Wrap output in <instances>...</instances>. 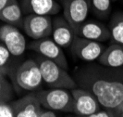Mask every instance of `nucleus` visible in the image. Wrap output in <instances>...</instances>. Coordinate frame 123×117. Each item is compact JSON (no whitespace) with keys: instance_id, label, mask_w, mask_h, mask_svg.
I'll list each match as a JSON object with an SVG mask.
<instances>
[{"instance_id":"7","label":"nucleus","mask_w":123,"mask_h":117,"mask_svg":"<svg viewBox=\"0 0 123 117\" xmlns=\"http://www.w3.org/2000/svg\"><path fill=\"white\" fill-rule=\"evenodd\" d=\"M53 19L51 16L27 14L23 19L22 28L25 34L34 40L52 35Z\"/></svg>"},{"instance_id":"11","label":"nucleus","mask_w":123,"mask_h":117,"mask_svg":"<svg viewBox=\"0 0 123 117\" xmlns=\"http://www.w3.org/2000/svg\"><path fill=\"white\" fill-rule=\"evenodd\" d=\"M76 34L64 16H55L53 19L52 38L62 48H70Z\"/></svg>"},{"instance_id":"1","label":"nucleus","mask_w":123,"mask_h":117,"mask_svg":"<svg viewBox=\"0 0 123 117\" xmlns=\"http://www.w3.org/2000/svg\"><path fill=\"white\" fill-rule=\"evenodd\" d=\"M80 87L92 92L106 110L115 111L123 103V73L98 65L80 67L75 74Z\"/></svg>"},{"instance_id":"24","label":"nucleus","mask_w":123,"mask_h":117,"mask_svg":"<svg viewBox=\"0 0 123 117\" xmlns=\"http://www.w3.org/2000/svg\"><path fill=\"white\" fill-rule=\"evenodd\" d=\"M13 1L15 0H0V11L3 8H5L6 6H8L10 3H12Z\"/></svg>"},{"instance_id":"10","label":"nucleus","mask_w":123,"mask_h":117,"mask_svg":"<svg viewBox=\"0 0 123 117\" xmlns=\"http://www.w3.org/2000/svg\"><path fill=\"white\" fill-rule=\"evenodd\" d=\"M0 41L7 48L13 57L21 56L27 47L26 39L18 28L6 23L0 27Z\"/></svg>"},{"instance_id":"19","label":"nucleus","mask_w":123,"mask_h":117,"mask_svg":"<svg viewBox=\"0 0 123 117\" xmlns=\"http://www.w3.org/2000/svg\"><path fill=\"white\" fill-rule=\"evenodd\" d=\"M11 53L4 44L0 43V74L3 75L10 73Z\"/></svg>"},{"instance_id":"16","label":"nucleus","mask_w":123,"mask_h":117,"mask_svg":"<svg viewBox=\"0 0 123 117\" xmlns=\"http://www.w3.org/2000/svg\"><path fill=\"white\" fill-rule=\"evenodd\" d=\"M23 19L22 8L17 0L13 1L12 3H10L0 11V21L6 24L13 25L16 27H22Z\"/></svg>"},{"instance_id":"3","label":"nucleus","mask_w":123,"mask_h":117,"mask_svg":"<svg viewBox=\"0 0 123 117\" xmlns=\"http://www.w3.org/2000/svg\"><path fill=\"white\" fill-rule=\"evenodd\" d=\"M41 106L51 111L73 112V98L71 91L66 88H50L35 92Z\"/></svg>"},{"instance_id":"22","label":"nucleus","mask_w":123,"mask_h":117,"mask_svg":"<svg viewBox=\"0 0 123 117\" xmlns=\"http://www.w3.org/2000/svg\"><path fill=\"white\" fill-rule=\"evenodd\" d=\"M78 117H117L115 113L110 110H105V111H99L92 115L88 116H78Z\"/></svg>"},{"instance_id":"20","label":"nucleus","mask_w":123,"mask_h":117,"mask_svg":"<svg viewBox=\"0 0 123 117\" xmlns=\"http://www.w3.org/2000/svg\"><path fill=\"white\" fill-rule=\"evenodd\" d=\"M14 90L11 84L6 79L5 75L0 74V100L8 101L13 98Z\"/></svg>"},{"instance_id":"15","label":"nucleus","mask_w":123,"mask_h":117,"mask_svg":"<svg viewBox=\"0 0 123 117\" xmlns=\"http://www.w3.org/2000/svg\"><path fill=\"white\" fill-rule=\"evenodd\" d=\"M98 62L108 68L117 69L123 67V45L113 43L105 48L98 59Z\"/></svg>"},{"instance_id":"17","label":"nucleus","mask_w":123,"mask_h":117,"mask_svg":"<svg viewBox=\"0 0 123 117\" xmlns=\"http://www.w3.org/2000/svg\"><path fill=\"white\" fill-rule=\"evenodd\" d=\"M108 29L113 43L123 45V11H117L112 15Z\"/></svg>"},{"instance_id":"12","label":"nucleus","mask_w":123,"mask_h":117,"mask_svg":"<svg viewBox=\"0 0 123 117\" xmlns=\"http://www.w3.org/2000/svg\"><path fill=\"white\" fill-rule=\"evenodd\" d=\"M76 35L101 43L111 38L108 27H106L104 23L93 20L85 21L77 30Z\"/></svg>"},{"instance_id":"4","label":"nucleus","mask_w":123,"mask_h":117,"mask_svg":"<svg viewBox=\"0 0 123 117\" xmlns=\"http://www.w3.org/2000/svg\"><path fill=\"white\" fill-rule=\"evenodd\" d=\"M14 78L16 85L27 91L38 90L43 82L38 63L31 59L25 61L17 68Z\"/></svg>"},{"instance_id":"26","label":"nucleus","mask_w":123,"mask_h":117,"mask_svg":"<svg viewBox=\"0 0 123 117\" xmlns=\"http://www.w3.org/2000/svg\"><path fill=\"white\" fill-rule=\"evenodd\" d=\"M119 117H123V113H122V114H120V115H119Z\"/></svg>"},{"instance_id":"5","label":"nucleus","mask_w":123,"mask_h":117,"mask_svg":"<svg viewBox=\"0 0 123 117\" xmlns=\"http://www.w3.org/2000/svg\"><path fill=\"white\" fill-rule=\"evenodd\" d=\"M63 16L75 34L85 21L91 9V0H62Z\"/></svg>"},{"instance_id":"28","label":"nucleus","mask_w":123,"mask_h":117,"mask_svg":"<svg viewBox=\"0 0 123 117\" xmlns=\"http://www.w3.org/2000/svg\"><path fill=\"white\" fill-rule=\"evenodd\" d=\"M112 1H117V0H112Z\"/></svg>"},{"instance_id":"13","label":"nucleus","mask_w":123,"mask_h":117,"mask_svg":"<svg viewBox=\"0 0 123 117\" xmlns=\"http://www.w3.org/2000/svg\"><path fill=\"white\" fill-rule=\"evenodd\" d=\"M11 104L15 111V117H40L43 110L35 93L28 94Z\"/></svg>"},{"instance_id":"27","label":"nucleus","mask_w":123,"mask_h":117,"mask_svg":"<svg viewBox=\"0 0 123 117\" xmlns=\"http://www.w3.org/2000/svg\"><path fill=\"white\" fill-rule=\"evenodd\" d=\"M67 117H73V116H70V115H69V116H67Z\"/></svg>"},{"instance_id":"18","label":"nucleus","mask_w":123,"mask_h":117,"mask_svg":"<svg viewBox=\"0 0 123 117\" xmlns=\"http://www.w3.org/2000/svg\"><path fill=\"white\" fill-rule=\"evenodd\" d=\"M112 0H91V8L99 18L105 19L111 12Z\"/></svg>"},{"instance_id":"21","label":"nucleus","mask_w":123,"mask_h":117,"mask_svg":"<svg viewBox=\"0 0 123 117\" xmlns=\"http://www.w3.org/2000/svg\"><path fill=\"white\" fill-rule=\"evenodd\" d=\"M0 117H15V111L11 103L0 100Z\"/></svg>"},{"instance_id":"2","label":"nucleus","mask_w":123,"mask_h":117,"mask_svg":"<svg viewBox=\"0 0 123 117\" xmlns=\"http://www.w3.org/2000/svg\"><path fill=\"white\" fill-rule=\"evenodd\" d=\"M35 61L41 70L43 83L51 88H66L71 90L78 86L75 79L69 75L67 70L55 62L41 55H37Z\"/></svg>"},{"instance_id":"6","label":"nucleus","mask_w":123,"mask_h":117,"mask_svg":"<svg viewBox=\"0 0 123 117\" xmlns=\"http://www.w3.org/2000/svg\"><path fill=\"white\" fill-rule=\"evenodd\" d=\"M29 48L36 52L38 55L55 62L66 70L68 68V61L62 48L55 43L52 37H44L39 40H34L29 45Z\"/></svg>"},{"instance_id":"23","label":"nucleus","mask_w":123,"mask_h":117,"mask_svg":"<svg viewBox=\"0 0 123 117\" xmlns=\"http://www.w3.org/2000/svg\"><path fill=\"white\" fill-rule=\"evenodd\" d=\"M40 117H56V115H55V113L54 112V111L45 109V110H42Z\"/></svg>"},{"instance_id":"8","label":"nucleus","mask_w":123,"mask_h":117,"mask_svg":"<svg viewBox=\"0 0 123 117\" xmlns=\"http://www.w3.org/2000/svg\"><path fill=\"white\" fill-rule=\"evenodd\" d=\"M69 48L71 54L78 60L85 62H92L98 61L105 48V45L101 42L92 41L76 35Z\"/></svg>"},{"instance_id":"25","label":"nucleus","mask_w":123,"mask_h":117,"mask_svg":"<svg viewBox=\"0 0 123 117\" xmlns=\"http://www.w3.org/2000/svg\"><path fill=\"white\" fill-rule=\"evenodd\" d=\"M113 112L115 113V115H116L117 117H119V115L123 113V103L121 104V106H120V107H119L117 110H116V111H113Z\"/></svg>"},{"instance_id":"14","label":"nucleus","mask_w":123,"mask_h":117,"mask_svg":"<svg viewBox=\"0 0 123 117\" xmlns=\"http://www.w3.org/2000/svg\"><path fill=\"white\" fill-rule=\"evenodd\" d=\"M21 8L27 14L55 16L62 7L55 0H21Z\"/></svg>"},{"instance_id":"9","label":"nucleus","mask_w":123,"mask_h":117,"mask_svg":"<svg viewBox=\"0 0 123 117\" xmlns=\"http://www.w3.org/2000/svg\"><path fill=\"white\" fill-rule=\"evenodd\" d=\"M70 91L73 98V112L77 116H88L100 111L101 104L89 90L77 86Z\"/></svg>"}]
</instances>
